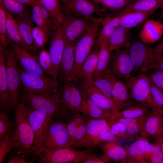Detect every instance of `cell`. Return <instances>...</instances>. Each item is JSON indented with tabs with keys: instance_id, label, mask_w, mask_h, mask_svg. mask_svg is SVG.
<instances>
[{
	"instance_id": "603a6c76",
	"label": "cell",
	"mask_w": 163,
	"mask_h": 163,
	"mask_svg": "<svg viewBox=\"0 0 163 163\" xmlns=\"http://www.w3.org/2000/svg\"><path fill=\"white\" fill-rule=\"evenodd\" d=\"M17 24L20 35L25 48L33 52L35 56H37L38 49L33 39L32 30L34 26L31 18L22 17L14 18Z\"/></svg>"
},
{
	"instance_id": "f546056e",
	"label": "cell",
	"mask_w": 163,
	"mask_h": 163,
	"mask_svg": "<svg viewBox=\"0 0 163 163\" xmlns=\"http://www.w3.org/2000/svg\"><path fill=\"white\" fill-rule=\"evenodd\" d=\"M145 142L143 138L139 137L134 142L126 147L125 163H146L144 158Z\"/></svg>"
},
{
	"instance_id": "3957f363",
	"label": "cell",
	"mask_w": 163,
	"mask_h": 163,
	"mask_svg": "<svg viewBox=\"0 0 163 163\" xmlns=\"http://www.w3.org/2000/svg\"><path fill=\"white\" fill-rule=\"evenodd\" d=\"M21 102L31 108L44 111L54 120H60L66 123L72 114L64 111L54 97L26 91H23ZM21 102V101H20Z\"/></svg>"
},
{
	"instance_id": "8992f818",
	"label": "cell",
	"mask_w": 163,
	"mask_h": 163,
	"mask_svg": "<svg viewBox=\"0 0 163 163\" xmlns=\"http://www.w3.org/2000/svg\"><path fill=\"white\" fill-rule=\"evenodd\" d=\"M61 26L66 38L75 44L93 22L94 17L87 19L74 13L67 6L62 5Z\"/></svg>"
},
{
	"instance_id": "816d5d0a",
	"label": "cell",
	"mask_w": 163,
	"mask_h": 163,
	"mask_svg": "<svg viewBox=\"0 0 163 163\" xmlns=\"http://www.w3.org/2000/svg\"><path fill=\"white\" fill-rule=\"evenodd\" d=\"M151 82L163 91V71L152 70L145 73Z\"/></svg>"
},
{
	"instance_id": "484cf974",
	"label": "cell",
	"mask_w": 163,
	"mask_h": 163,
	"mask_svg": "<svg viewBox=\"0 0 163 163\" xmlns=\"http://www.w3.org/2000/svg\"><path fill=\"white\" fill-rule=\"evenodd\" d=\"M129 30L120 26L117 27L110 37L107 48L111 52L116 51L122 47H129Z\"/></svg>"
},
{
	"instance_id": "52a82bcc",
	"label": "cell",
	"mask_w": 163,
	"mask_h": 163,
	"mask_svg": "<svg viewBox=\"0 0 163 163\" xmlns=\"http://www.w3.org/2000/svg\"><path fill=\"white\" fill-rule=\"evenodd\" d=\"M66 124L64 121L53 120L47 130L38 152L42 150H53L69 147L70 140Z\"/></svg>"
},
{
	"instance_id": "9f6ffc18",
	"label": "cell",
	"mask_w": 163,
	"mask_h": 163,
	"mask_svg": "<svg viewBox=\"0 0 163 163\" xmlns=\"http://www.w3.org/2000/svg\"><path fill=\"white\" fill-rule=\"evenodd\" d=\"M152 70L163 71V54L157 55L156 58L148 67L146 73Z\"/></svg>"
},
{
	"instance_id": "7a4b0ae2",
	"label": "cell",
	"mask_w": 163,
	"mask_h": 163,
	"mask_svg": "<svg viewBox=\"0 0 163 163\" xmlns=\"http://www.w3.org/2000/svg\"><path fill=\"white\" fill-rule=\"evenodd\" d=\"M103 18H94L92 24L75 44V64L72 81H77L82 67L90 53L102 27Z\"/></svg>"
},
{
	"instance_id": "d6a6232c",
	"label": "cell",
	"mask_w": 163,
	"mask_h": 163,
	"mask_svg": "<svg viewBox=\"0 0 163 163\" xmlns=\"http://www.w3.org/2000/svg\"><path fill=\"white\" fill-rule=\"evenodd\" d=\"M163 4V0H137L129 4L118 13L123 14L133 11H155Z\"/></svg>"
},
{
	"instance_id": "4fadbf2b",
	"label": "cell",
	"mask_w": 163,
	"mask_h": 163,
	"mask_svg": "<svg viewBox=\"0 0 163 163\" xmlns=\"http://www.w3.org/2000/svg\"><path fill=\"white\" fill-rule=\"evenodd\" d=\"M108 69L115 77L124 82L135 71L129 53V49H121L112 54Z\"/></svg>"
},
{
	"instance_id": "f5cc1de1",
	"label": "cell",
	"mask_w": 163,
	"mask_h": 163,
	"mask_svg": "<svg viewBox=\"0 0 163 163\" xmlns=\"http://www.w3.org/2000/svg\"><path fill=\"white\" fill-rule=\"evenodd\" d=\"M151 91L155 103L163 111V91L154 85L151 81Z\"/></svg>"
},
{
	"instance_id": "4dcf8cb0",
	"label": "cell",
	"mask_w": 163,
	"mask_h": 163,
	"mask_svg": "<svg viewBox=\"0 0 163 163\" xmlns=\"http://www.w3.org/2000/svg\"><path fill=\"white\" fill-rule=\"evenodd\" d=\"M0 6L13 17L31 18L30 6L15 0H0Z\"/></svg>"
},
{
	"instance_id": "5b68a950",
	"label": "cell",
	"mask_w": 163,
	"mask_h": 163,
	"mask_svg": "<svg viewBox=\"0 0 163 163\" xmlns=\"http://www.w3.org/2000/svg\"><path fill=\"white\" fill-rule=\"evenodd\" d=\"M78 151L70 147L53 150H42L35 155L34 159L41 163H81L88 155L94 153L92 149Z\"/></svg>"
},
{
	"instance_id": "836d02e7",
	"label": "cell",
	"mask_w": 163,
	"mask_h": 163,
	"mask_svg": "<svg viewBox=\"0 0 163 163\" xmlns=\"http://www.w3.org/2000/svg\"><path fill=\"white\" fill-rule=\"evenodd\" d=\"M148 115L132 119H115L125 126L129 135L134 139L139 138L142 133Z\"/></svg>"
},
{
	"instance_id": "cb8c5ba5",
	"label": "cell",
	"mask_w": 163,
	"mask_h": 163,
	"mask_svg": "<svg viewBox=\"0 0 163 163\" xmlns=\"http://www.w3.org/2000/svg\"><path fill=\"white\" fill-rule=\"evenodd\" d=\"M121 15L117 14L113 17L104 19L102 28L95 40L93 47L97 49L102 44H107L111 34L120 26Z\"/></svg>"
},
{
	"instance_id": "ab89813d",
	"label": "cell",
	"mask_w": 163,
	"mask_h": 163,
	"mask_svg": "<svg viewBox=\"0 0 163 163\" xmlns=\"http://www.w3.org/2000/svg\"><path fill=\"white\" fill-rule=\"evenodd\" d=\"M71 93L70 112L72 114L81 113L80 107L82 101L81 91L75 81H69Z\"/></svg>"
},
{
	"instance_id": "d4e9b609",
	"label": "cell",
	"mask_w": 163,
	"mask_h": 163,
	"mask_svg": "<svg viewBox=\"0 0 163 163\" xmlns=\"http://www.w3.org/2000/svg\"><path fill=\"white\" fill-rule=\"evenodd\" d=\"M31 20L36 26L53 32L55 28L54 24L45 9L39 0L31 7Z\"/></svg>"
},
{
	"instance_id": "8d00e7d4",
	"label": "cell",
	"mask_w": 163,
	"mask_h": 163,
	"mask_svg": "<svg viewBox=\"0 0 163 163\" xmlns=\"http://www.w3.org/2000/svg\"><path fill=\"white\" fill-rule=\"evenodd\" d=\"M45 9L53 22L55 28L61 25L62 5L60 0H39Z\"/></svg>"
},
{
	"instance_id": "8fae6325",
	"label": "cell",
	"mask_w": 163,
	"mask_h": 163,
	"mask_svg": "<svg viewBox=\"0 0 163 163\" xmlns=\"http://www.w3.org/2000/svg\"><path fill=\"white\" fill-rule=\"evenodd\" d=\"M129 53L135 70L144 73L158 55L154 48L141 41L130 45Z\"/></svg>"
},
{
	"instance_id": "6125c7cd",
	"label": "cell",
	"mask_w": 163,
	"mask_h": 163,
	"mask_svg": "<svg viewBox=\"0 0 163 163\" xmlns=\"http://www.w3.org/2000/svg\"><path fill=\"white\" fill-rule=\"evenodd\" d=\"M61 4L63 5H67L69 2V0H60Z\"/></svg>"
},
{
	"instance_id": "b9f144b4",
	"label": "cell",
	"mask_w": 163,
	"mask_h": 163,
	"mask_svg": "<svg viewBox=\"0 0 163 163\" xmlns=\"http://www.w3.org/2000/svg\"><path fill=\"white\" fill-rule=\"evenodd\" d=\"M53 32H50L37 26L33 27L32 37L34 44L38 49H43L49 38L51 37Z\"/></svg>"
},
{
	"instance_id": "9c48e42d",
	"label": "cell",
	"mask_w": 163,
	"mask_h": 163,
	"mask_svg": "<svg viewBox=\"0 0 163 163\" xmlns=\"http://www.w3.org/2000/svg\"><path fill=\"white\" fill-rule=\"evenodd\" d=\"M14 53L6 49L5 55L7 81L10 95V109L14 108L19 102L21 82L20 68Z\"/></svg>"
},
{
	"instance_id": "5bb4252c",
	"label": "cell",
	"mask_w": 163,
	"mask_h": 163,
	"mask_svg": "<svg viewBox=\"0 0 163 163\" xmlns=\"http://www.w3.org/2000/svg\"><path fill=\"white\" fill-rule=\"evenodd\" d=\"M81 92L97 104L105 112L108 121L112 120L113 103L112 100L105 96L91 81L79 79L75 81Z\"/></svg>"
},
{
	"instance_id": "e575fe53",
	"label": "cell",
	"mask_w": 163,
	"mask_h": 163,
	"mask_svg": "<svg viewBox=\"0 0 163 163\" xmlns=\"http://www.w3.org/2000/svg\"><path fill=\"white\" fill-rule=\"evenodd\" d=\"M82 99L80 107L81 113L93 119H105L107 120L103 109L90 98L82 94Z\"/></svg>"
},
{
	"instance_id": "44dd1931",
	"label": "cell",
	"mask_w": 163,
	"mask_h": 163,
	"mask_svg": "<svg viewBox=\"0 0 163 163\" xmlns=\"http://www.w3.org/2000/svg\"><path fill=\"white\" fill-rule=\"evenodd\" d=\"M163 35V23L153 19L146 21L139 32L138 37L142 42L153 44Z\"/></svg>"
},
{
	"instance_id": "bcb514c9",
	"label": "cell",
	"mask_w": 163,
	"mask_h": 163,
	"mask_svg": "<svg viewBox=\"0 0 163 163\" xmlns=\"http://www.w3.org/2000/svg\"><path fill=\"white\" fill-rule=\"evenodd\" d=\"M88 118L76 129L70 141L69 146L72 148H80L85 138L86 130Z\"/></svg>"
},
{
	"instance_id": "f907efd6",
	"label": "cell",
	"mask_w": 163,
	"mask_h": 163,
	"mask_svg": "<svg viewBox=\"0 0 163 163\" xmlns=\"http://www.w3.org/2000/svg\"><path fill=\"white\" fill-rule=\"evenodd\" d=\"M6 11L0 6V44L7 46L11 42L6 29Z\"/></svg>"
},
{
	"instance_id": "6da1fadb",
	"label": "cell",
	"mask_w": 163,
	"mask_h": 163,
	"mask_svg": "<svg viewBox=\"0 0 163 163\" xmlns=\"http://www.w3.org/2000/svg\"><path fill=\"white\" fill-rule=\"evenodd\" d=\"M14 109L16 145L10 156L24 154L35 155L36 149L34 144V134L28 121L25 105L19 102Z\"/></svg>"
},
{
	"instance_id": "60d3db41",
	"label": "cell",
	"mask_w": 163,
	"mask_h": 163,
	"mask_svg": "<svg viewBox=\"0 0 163 163\" xmlns=\"http://www.w3.org/2000/svg\"><path fill=\"white\" fill-rule=\"evenodd\" d=\"M16 127L8 133L0 140V163H2L7 154L15 146L14 134Z\"/></svg>"
},
{
	"instance_id": "680465c9",
	"label": "cell",
	"mask_w": 163,
	"mask_h": 163,
	"mask_svg": "<svg viewBox=\"0 0 163 163\" xmlns=\"http://www.w3.org/2000/svg\"><path fill=\"white\" fill-rule=\"evenodd\" d=\"M20 154L17 155V156L13 155L10 156L8 159V163H33L35 160L30 161H27L25 158L24 154L20 155Z\"/></svg>"
},
{
	"instance_id": "6f0895ef",
	"label": "cell",
	"mask_w": 163,
	"mask_h": 163,
	"mask_svg": "<svg viewBox=\"0 0 163 163\" xmlns=\"http://www.w3.org/2000/svg\"><path fill=\"white\" fill-rule=\"evenodd\" d=\"M145 142L144 158L146 163H151V157L152 152V145L146 138H143Z\"/></svg>"
},
{
	"instance_id": "d6986e66",
	"label": "cell",
	"mask_w": 163,
	"mask_h": 163,
	"mask_svg": "<svg viewBox=\"0 0 163 163\" xmlns=\"http://www.w3.org/2000/svg\"><path fill=\"white\" fill-rule=\"evenodd\" d=\"M7 46L0 44V110H11L10 95L7 81L5 55Z\"/></svg>"
},
{
	"instance_id": "ee69618b",
	"label": "cell",
	"mask_w": 163,
	"mask_h": 163,
	"mask_svg": "<svg viewBox=\"0 0 163 163\" xmlns=\"http://www.w3.org/2000/svg\"><path fill=\"white\" fill-rule=\"evenodd\" d=\"M108 125L112 133L117 137L130 141L135 140L129 135L125 126L121 122L112 120L108 122Z\"/></svg>"
},
{
	"instance_id": "91938a15",
	"label": "cell",
	"mask_w": 163,
	"mask_h": 163,
	"mask_svg": "<svg viewBox=\"0 0 163 163\" xmlns=\"http://www.w3.org/2000/svg\"><path fill=\"white\" fill-rule=\"evenodd\" d=\"M156 54L160 55L163 54V41L154 48Z\"/></svg>"
},
{
	"instance_id": "277c9868",
	"label": "cell",
	"mask_w": 163,
	"mask_h": 163,
	"mask_svg": "<svg viewBox=\"0 0 163 163\" xmlns=\"http://www.w3.org/2000/svg\"><path fill=\"white\" fill-rule=\"evenodd\" d=\"M124 83L133 101L155 110L163 115V111L153 101L151 91V81L146 74L141 72L132 76Z\"/></svg>"
},
{
	"instance_id": "ffe728a7",
	"label": "cell",
	"mask_w": 163,
	"mask_h": 163,
	"mask_svg": "<svg viewBox=\"0 0 163 163\" xmlns=\"http://www.w3.org/2000/svg\"><path fill=\"white\" fill-rule=\"evenodd\" d=\"M66 5L76 14L87 19L91 18L94 15L106 12L105 8L90 0H69Z\"/></svg>"
},
{
	"instance_id": "f1b7e54d",
	"label": "cell",
	"mask_w": 163,
	"mask_h": 163,
	"mask_svg": "<svg viewBox=\"0 0 163 163\" xmlns=\"http://www.w3.org/2000/svg\"><path fill=\"white\" fill-rule=\"evenodd\" d=\"M117 79L108 69L101 75L94 78L92 82L105 96L111 100L112 90Z\"/></svg>"
},
{
	"instance_id": "7bdbcfd3",
	"label": "cell",
	"mask_w": 163,
	"mask_h": 163,
	"mask_svg": "<svg viewBox=\"0 0 163 163\" xmlns=\"http://www.w3.org/2000/svg\"><path fill=\"white\" fill-rule=\"evenodd\" d=\"M95 4L110 10L120 11L136 0H90Z\"/></svg>"
},
{
	"instance_id": "e0dca14e",
	"label": "cell",
	"mask_w": 163,
	"mask_h": 163,
	"mask_svg": "<svg viewBox=\"0 0 163 163\" xmlns=\"http://www.w3.org/2000/svg\"><path fill=\"white\" fill-rule=\"evenodd\" d=\"M111 100L113 105L112 120L118 112L126 107L137 103L131 98L124 82L117 79L116 80L113 85Z\"/></svg>"
},
{
	"instance_id": "4316f807",
	"label": "cell",
	"mask_w": 163,
	"mask_h": 163,
	"mask_svg": "<svg viewBox=\"0 0 163 163\" xmlns=\"http://www.w3.org/2000/svg\"><path fill=\"white\" fill-rule=\"evenodd\" d=\"M155 11H133L121 14L120 26L130 29L139 26L144 24Z\"/></svg>"
},
{
	"instance_id": "1f68e13d",
	"label": "cell",
	"mask_w": 163,
	"mask_h": 163,
	"mask_svg": "<svg viewBox=\"0 0 163 163\" xmlns=\"http://www.w3.org/2000/svg\"><path fill=\"white\" fill-rule=\"evenodd\" d=\"M99 147L111 159L120 161L125 163L126 157L125 148L123 147L117 141H108L101 144Z\"/></svg>"
},
{
	"instance_id": "f35d334b",
	"label": "cell",
	"mask_w": 163,
	"mask_h": 163,
	"mask_svg": "<svg viewBox=\"0 0 163 163\" xmlns=\"http://www.w3.org/2000/svg\"><path fill=\"white\" fill-rule=\"evenodd\" d=\"M97 49L99 50V54L97 69L94 78L108 69L113 54L108 49L107 44L101 45Z\"/></svg>"
},
{
	"instance_id": "c3c4849f",
	"label": "cell",
	"mask_w": 163,
	"mask_h": 163,
	"mask_svg": "<svg viewBox=\"0 0 163 163\" xmlns=\"http://www.w3.org/2000/svg\"><path fill=\"white\" fill-rule=\"evenodd\" d=\"M39 63L42 70L47 75L51 76L52 66L49 52L44 49L40 52L38 57Z\"/></svg>"
},
{
	"instance_id": "83f0119b",
	"label": "cell",
	"mask_w": 163,
	"mask_h": 163,
	"mask_svg": "<svg viewBox=\"0 0 163 163\" xmlns=\"http://www.w3.org/2000/svg\"><path fill=\"white\" fill-rule=\"evenodd\" d=\"M98 54V50L95 49L92 50L82 65L78 80L88 81L92 80L97 69Z\"/></svg>"
},
{
	"instance_id": "11a10c76",
	"label": "cell",
	"mask_w": 163,
	"mask_h": 163,
	"mask_svg": "<svg viewBox=\"0 0 163 163\" xmlns=\"http://www.w3.org/2000/svg\"><path fill=\"white\" fill-rule=\"evenodd\" d=\"M111 160L104 154L102 156H99L94 153L85 157L81 163H107Z\"/></svg>"
},
{
	"instance_id": "f6af8a7d",
	"label": "cell",
	"mask_w": 163,
	"mask_h": 163,
	"mask_svg": "<svg viewBox=\"0 0 163 163\" xmlns=\"http://www.w3.org/2000/svg\"><path fill=\"white\" fill-rule=\"evenodd\" d=\"M87 119L86 116L82 113L81 114V113L71 115L66 124V128L70 141L77 128L85 122Z\"/></svg>"
},
{
	"instance_id": "94428289",
	"label": "cell",
	"mask_w": 163,
	"mask_h": 163,
	"mask_svg": "<svg viewBox=\"0 0 163 163\" xmlns=\"http://www.w3.org/2000/svg\"><path fill=\"white\" fill-rule=\"evenodd\" d=\"M22 4L29 6L31 7L38 0H15Z\"/></svg>"
},
{
	"instance_id": "74e56055",
	"label": "cell",
	"mask_w": 163,
	"mask_h": 163,
	"mask_svg": "<svg viewBox=\"0 0 163 163\" xmlns=\"http://www.w3.org/2000/svg\"><path fill=\"white\" fill-rule=\"evenodd\" d=\"M6 11V29L11 43L25 48L14 18L11 14Z\"/></svg>"
},
{
	"instance_id": "7402d4cb",
	"label": "cell",
	"mask_w": 163,
	"mask_h": 163,
	"mask_svg": "<svg viewBox=\"0 0 163 163\" xmlns=\"http://www.w3.org/2000/svg\"><path fill=\"white\" fill-rule=\"evenodd\" d=\"M108 121L105 119H89L86 123V133L80 148L88 149L92 141L109 129Z\"/></svg>"
},
{
	"instance_id": "ba28073f",
	"label": "cell",
	"mask_w": 163,
	"mask_h": 163,
	"mask_svg": "<svg viewBox=\"0 0 163 163\" xmlns=\"http://www.w3.org/2000/svg\"><path fill=\"white\" fill-rule=\"evenodd\" d=\"M21 85L26 91L53 97L59 90L51 78L37 76L29 73L20 68Z\"/></svg>"
},
{
	"instance_id": "2e32d148",
	"label": "cell",
	"mask_w": 163,
	"mask_h": 163,
	"mask_svg": "<svg viewBox=\"0 0 163 163\" xmlns=\"http://www.w3.org/2000/svg\"><path fill=\"white\" fill-rule=\"evenodd\" d=\"M151 137L158 142L163 140V115L151 109L146 120L143 131L139 137Z\"/></svg>"
},
{
	"instance_id": "d590c367",
	"label": "cell",
	"mask_w": 163,
	"mask_h": 163,
	"mask_svg": "<svg viewBox=\"0 0 163 163\" xmlns=\"http://www.w3.org/2000/svg\"><path fill=\"white\" fill-rule=\"evenodd\" d=\"M150 108L139 103L126 107L117 112L112 120L115 119H132L148 114Z\"/></svg>"
},
{
	"instance_id": "7dc6e473",
	"label": "cell",
	"mask_w": 163,
	"mask_h": 163,
	"mask_svg": "<svg viewBox=\"0 0 163 163\" xmlns=\"http://www.w3.org/2000/svg\"><path fill=\"white\" fill-rule=\"evenodd\" d=\"M8 113L5 110L0 113V140L6 134L16 127L15 122L8 118Z\"/></svg>"
},
{
	"instance_id": "db71d44e",
	"label": "cell",
	"mask_w": 163,
	"mask_h": 163,
	"mask_svg": "<svg viewBox=\"0 0 163 163\" xmlns=\"http://www.w3.org/2000/svg\"><path fill=\"white\" fill-rule=\"evenodd\" d=\"M160 142H155L152 144L151 163H163V153L161 147Z\"/></svg>"
},
{
	"instance_id": "be15d7a7",
	"label": "cell",
	"mask_w": 163,
	"mask_h": 163,
	"mask_svg": "<svg viewBox=\"0 0 163 163\" xmlns=\"http://www.w3.org/2000/svg\"><path fill=\"white\" fill-rule=\"evenodd\" d=\"M161 9L160 12V16L161 18L163 19V4L160 7Z\"/></svg>"
},
{
	"instance_id": "7c38bea8",
	"label": "cell",
	"mask_w": 163,
	"mask_h": 163,
	"mask_svg": "<svg viewBox=\"0 0 163 163\" xmlns=\"http://www.w3.org/2000/svg\"><path fill=\"white\" fill-rule=\"evenodd\" d=\"M51 37L49 51L52 66L51 78L58 88L59 67L66 45L65 36L61 25L55 28Z\"/></svg>"
},
{
	"instance_id": "9a60e30c",
	"label": "cell",
	"mask_w": 163,
	"mask_h": 163,
	"mask_svg": "<svg viewBox=\"0 0 163 163\" xmlns=\"http://www.w3.org/2000/svg\"><path fill=\"white\" fill-rule=\"evenodd\" d=\"M10 44L11 51L24 70L35 75L47 77L39 63L38 57L30 54L24 47L13 43Z\"/></svg>"
},
{
	"instance_id": "e7e4bbea",
	"label": "cell",
	"mask_w": 163,
	"mask_h": 163,
	"mask_svg": "<svg viewBox=\"0 0 163 163\" xmlns=\"http://www.w3.org/2000/svg\"><path fill=\"white\" fill-rule=\"evenodd\" d=\"M160 145L162 153H163V140L161 141L160 142Z\"/></svg>"
},
{
	"instance_id": "30bf717a",
	"label": "cell",
	"mask_w": 163,
	"mask_h": 163,
	"mask_svg": "<svg viewBox=\"0 0 163 163\" xmlns=\"http://www.w3.org/2000/svg\"><path fill=\"white\" fill-rule=\"evenodd\" d=\"M25 107L28 121L34 134L36 149L35 155L39 150L47 130L53 119L44 111L33 109L27 105H25Z\"/></svg>"
},
{
	"instance_id": "ac0fdd59",
	"label": "cell",
	"mask_w": 163,
	"mask_h": 163,
	"mask_svg": "<svg viewBox=\"0 0 163 163\" xmlns=\"http://www.w3.org/2000/svg\"><path fill=\"white\" fill-rule=\"evenodd\" d=\"M65 37L66 45L59 67V80L72 81L75 64V43Z\"/></svg>"
},
{
	"instance_id": "681fc988",
	"label": "cell",
	"mask_w": 163,
	"mask_h": 163,
	"mask_svg": "<svg viewBox=\"0 0 163 163\" xmlns=\"http://www.w3.org/2000/svg\"><path fill=\"white\" fill-rule=\"evenodd\" d=\"M108 141H117V137L112 133L109 128L106 132L94 139L89 146L88 149L93 150L99 147L102 143Z\"/></svg>"
}]
</instances>
